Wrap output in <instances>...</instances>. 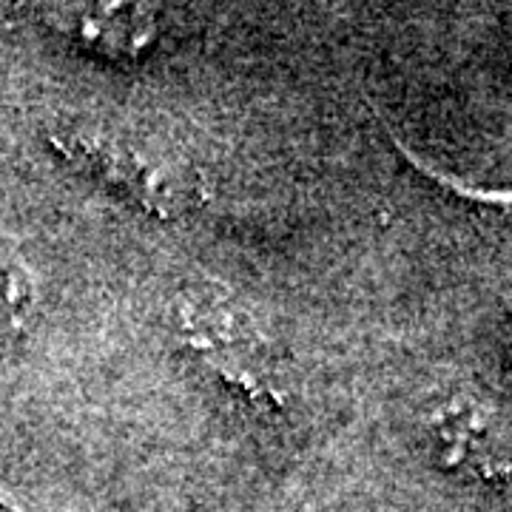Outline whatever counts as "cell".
<instances>
[{
	"label": "cell",
	"instance_id": "cell-1",
	"mask_svg": "<svg viewBox=\"0 0 512 512\" xmlns=\"http://www.w3.org/2000/svg\"><path fill=\"white\" fill-rule=\"evenodd\" d=\"M52 146L80 174L92 177L94 183L109 188L151 217L174 220L194 194L180 168L126 137L77 128L55 134Z\"/></svg>",
	"mask_w": 512,
	"mask_h": 512
},
{
	"label": "cell",
	"instance_id": "cell-2",
	"mask_svg": "<svg viewBox=\"0 0 512 512\" xmlns=\"http://www.w3.org/2000/svg\"><path fill=\"white\" fill-rule=\"evenodd\" d=\"M177 333L185 348L197 350L208 365L245 396L259 404H276L268 348L254 316L231 296L217 291L185 293L174 308Z\"/></svg>",
	"mask_w": 512,
	"mask_h": 512
},
{
	"label": "cell",
	"instance_id": "cell-3",
	"mask_svg": "<svg viewBox=\"0 0 512 512\" xmlns=\"http://www.w3.org/2000/svg\"><path fill=\"white\" fill-rule=\"evenodd\" d=\"M433 461L444 470L470 478L507 476V430L487 402L476 396H453L427 424Z\"/></svg>",
	"mask_w": 512,
	"mask_h": 512
},
{
	"label": "cell",
	"instance_id": "cell-4",
	"mask_svg": "<svg viewBox=\"0 0 512 512\" xmlns=\"http://www.w3.org/2000/svg\"><path fill=\"white\" fill-rule=\"evenodd\" d=\"M52 18L60 20V29L69 32L74 40H80L97 55L109 57H137L157 32L148 12L120 3L69 6Z\"/></svg>",
	"mask_w": 512,
	"mask_h": 512
},
{
	"label": "cell",
	"instance_id": "cell-5",
	"mask_svg": "<svg viewBox=\"0 0 512 512\" xmlns=\"http://www.w3.org/2000/svg\"><path fill=\"white\" fill-rule=\"evenodd\" d=\"M29 296H32V285H29L26 265L20 262L18 248L12 245V239L0 231V302H3V311L12 319H20L29 311Z\"/></svg>",
	"mask_w": 512,
	"mask_h": 512
}]
</instances>
